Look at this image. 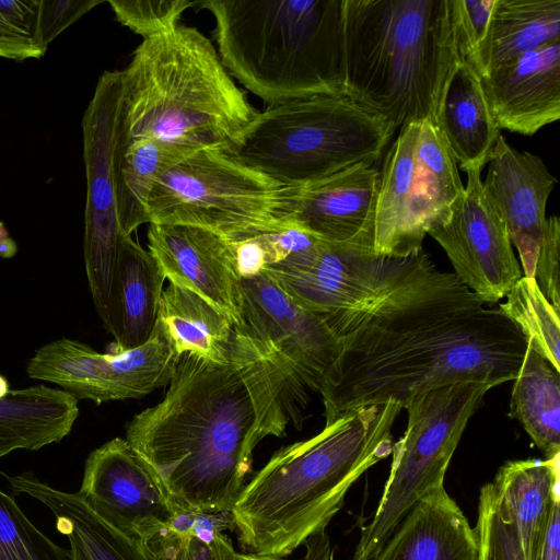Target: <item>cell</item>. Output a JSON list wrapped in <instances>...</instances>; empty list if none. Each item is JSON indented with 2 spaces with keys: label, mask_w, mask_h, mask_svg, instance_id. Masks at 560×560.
<instances>
[{
  "label": "cell",
  "mask_w": 560,
  "mask_h": 560,
  "mask_svg": "<svg viewBox=\"0 0 560 560\" xmlns=\"http://www.w3.org/2000/svg\"><path fill=\"white\" fill-rule=\"evenodd\" d=\"M459 59L453 0H345L346 92L396 130L434 124Z\"/></svg>",
  "instance_id": "obj_5"
},
{
  "label": "cell",
  "mask_w": 560,
  "mask_h": 560,
  "mask_svg": "<svg viewBox=\"0 0 560 560\" xmlns=\"http://www.w3.org/2000/svg\"><path fill=\"white\" fill-rule=\"evenodd\" d=\"M560 221L557 215L547 218L534 278L556 311L560 312Z\"/></svg>",
  "instance_id": "obj_39"
},
{
  "label": "cell",
  "mask_w": 560,
  "mask_h": 560,
  "mask_svg": "<svg viewBox=\"0 0 560 560\" xmlns=\"http://www.w3.org/2000/svg\"><path fill=\"white\" fill-rule=\"evenodd\" d=\"M148 250L168 281L198 293L242 327V284L232 247L197 226L149 223Z\"/></svg>",
  "instance_id": "obj_17"
},
{
  "label": "cell",
  "mask_w": 560,
  "mask_h": 560,
  "mask_svg": "<svg viewBox=\"0 0 560 560\" xmlns=\"http://www.w3.org/2000/svg\"><path fill=\"white\" fill-rule=\"evenodd\" d=\"M560 40V0H495L485 39L470 65L479 75Z\"/></svg>",
  "instance_id": "obj_28"
},
{
  "label": "cell",
  "mask_w": 560,
  "mask_h": 560,
  "mask_svg": "<svg viewBox=\"0 0 560 560\" xmlns=\"http://www.w3.org/2000/svg\"><path fill=\"white\" fill-rule=\"evenodd\" d=\"M15 493L43 503L56 527L70 542L72 560H152L144 541L135 538L96 512L79 492H67L24 472L8 477Z\"/></svg>",
  "instance_id": "obj_22"
},
{
  "label": "cell",
  "mask_w": 560,
  "mask_h": 560,
  "mask_svg": "<svg viewBox=\"0 0 560 560\" xmlns=\"http://www.w3.org/2000/svg\"><path fill=\"white\" fill-rule=\"evenodd\" d=\"M509 416L546 458L560 454V372L528 343L513 380Z\"/></svg>",
  "instance_id": "obj_30"
},
{
  "label": "cell",
  "mask_w": 560,
  "mask_h": 560,
  "mask_svg": "<svg viewBox=\"0 0 560 560\" xmlns=\"http://www.w3.org/2000/svg\"><path fill=\"white\" fill-rule=\"evenodd\" d=\"M78 492L102 516L142 541L167 529L182 510L156 471L121 438L89 454Z\"/></svg>",
  "instance_id": "obj_14"
},
{
  "label": "cell",
  "mask_w": 560,
  "mask_h": 560,
  "mask_svg": "<svg viewBox=\"0 0 560 560\" xmlns=\"http://www.w3.org/2000/svg\"><path fill=\"white\" fill-rule=\"evenodd\" d=\"M120 71L122 133L183 156L228 152L259 113L196 27L178 24L142 39Z\"/></svg>",
  "instance_id": "obj_4"
},
{
  "label": "cell",
  "mask_w": 560,
  "mask_h": 560,
  "mask_svg": "<svg viewBox=\"0 0 560 560\" xmlns=\"http://www.w3.org/2000/svg\"><path fill=\"white\" fill-rule=\"evenodd\" d=\"M478 540L445 487L420 498L368 560H478Z\"/></svg>",
  "instance_id": "obj_20"
},
{
  "label": "cell",
  "mask_w": 560,
  "mask_h": 560,
  "mask_svg": "<svg viewBox=\"0 0 560 560\" xmlns=\"http://www.w3.org/2000/svg\"><path fill=\"white\" fill-rule=\"evenodd\" d=\"M261 272L304 308L322 316L338 338L381 307L457 281L421 250L406 258L319 240Z\"/></svg>",
  "instance_id": "obj_8"
},
{
  "label": "cell",
  "mask_w": 560,
  "mask_h": 560,
  "mask_svg": "<svg viewBox=\"0 0 560 560\" xmlns=\"http://www.w3.org/2000/svg\"><path fill=\"white\" fill-rule=\"evenodd\" d=\"M226 526L214 518L205 520L194 535L165 529L148 541L152 560H236Z\"/></svg>",
  "instance_id": "obj_35"
},
{
  "label": "cell",
  "mask_w": 560,
  "mask_h": 560,
  "mask_svg": "<svg viewBox=\"0 0 560 560\" xmlns=\"http://www.w3.org/2000/svg\"><path fill=\"white\" fill-rule=\"evenodd\" d=\"M539 560H560V504L551 514Z\"/></svg>",
  "instance_id": "obj_42"
},
{
  "label": "cell",
  "mask_w": 560,
  "mask_h": 560,
  "mask_svg": "<svg viewBox=\"0 0 560 560\" xmlns=\"http://www.w3.org/2000/svg\"><path fill=\"white\" fill-rule=\"evenodd\" d=\"M166 280L154 256L131 235L122 236L112 282L106 330L114 337L110 353L138 348L155 330Z\"/></svg>",
  "instance_id": "obj_23"
},
{
  "label": "cell",
  "mask_w": 560,
  "mask_h": 560,
  "mask_svg": "<svg viewBox=\"0 0 560 560\" xmlns=\"http://www.w3.org/2000/svg\"><path fill=\"white\" fill-rule=\"evenodd\" d=\"M499 310L525 336L528 346L560 372V317L535 278L522 277Z\"/></svg>",
  "instance_id": "obj_32"
},
{
  "label": "cell",
  "mask_w": 560,
  "mask_h": 560,
  "mask_svg": "<svg viewBox=\"0 0 560 560\" xmlns=\"http://www.w3.org/2000/svg\"><path fill=\"white\" fill-rule=\"evenodd\" d=\"M499 129L532 136L560 117V40L479 75Z\"/></svg>",
  "instance_id": "obj_19"
},
{
  "label": "cell",
  "mask_w": 560,
  "mask_h": 560,
  "mask_svg": "<svg viewBox=\"0 0 560 560\" xmlns=\"http://www.w3.org/2000/svg\"><path fill=\"white\" fill-rule=\"evenodd\" d=\"M482 187L517 249L524 277L533 278L546 226V207L557 178L544 160L518 151L500 135Z\"/></svg>",
  "instance_id": "obj_16"
},
{
  "label": "cell",
  "mask_w": 560,
  "mask_h": 560,
  "mask_svg": "<svg viewBox=\"0 0 560 560\" xmlns=\"http://www.w3.org/2000/svg\"><path fill=\"white\" fill-rule=\"evenodd\" d=\"M0 560H72L70 549L55 544L0 489Z\"/></svg>",
  "instance_id": "obj_33"
},
{
  "label": "cell",
  "mask_w": 560,
  "mask_h": 560,
  "mask_svg": "<svg viewBox=\"0 0 560 560\" xmlns=\"http://www.w3.org/2000/svg\"><path fill=\"white\" fill-rule=\"evenodd\" d=\"M40 0H0V57L23 61L45 55Z\"/></svg>",
  "instance_id": "obj_36"
},
{
  "label": "cell",
  "mask_w": 560,
  "mask_h": 560,
  "mask_svg": "<svg viewBox=\"0 0 560 560\" xmlns=\"http://www.w3.org/2000/svg\"><path fill=\"white\" fill-rule=\"evenodd\" d=\"M177 354L156 324L144 345L119 353H100L70 338H59L36 350L26 365L30 378L60 386L96 405L141 398L170 383Z\"/></svg>",
  "instance_id": "obj_12"
},
{
  "label": "cell",
  "mask_w": 560,
  "mask_h": 560,
  "mask_svg": "<svg viewBox=\"0 0 560 560\" xmlns=\"http://www.w3.org/2000/svg\"><path fill=\"white\" fill-rule=\"evenodd\" d=\"M491 482L512 514L525 560H539L551 514L560 504V454L508 460Z\"/></svg>",
  "instance_id": "obj_25"
},
{
  "label": "cell",
  "mask_w": 560,
  "mask_h": 560,
  "mask_svg": "<svg viewBox=\"0 0 560 560\" xmlns=\"http://www.w3.org/2000/svg\"><path fill=\"white\" fill-rule=\"evenodd\" d=\"M298 191L223 150L203 149L160 175L147 214L149 223L197 226L236 243L291 226Z\"/></svg>",
  "instance_id": "obj_9"
},
{
  "label": "cell",
  "mask_w": 560,
  "mask_h": 560,
  "mask_svg": "<svg viewBox=\"0 0 560 560\" xmlns=\"http://www.w3.org/2000/svg\"><path fill=\"white\" fill-rule=\"evenodd\" d=\"M242 327L268 343L295 378L319 390L339 351V338L326 320L298 304L266 273L242 278Z\"/></svg>",
  "instance_id": "obj_15"
},
{
  "label": "cell",
  "mask_w": 560,
  "mask_h": 560,
  "mask_svg": "<svg viewBox=\"0 0 560 560\" xmlns=\"http://www.w3.org/2000/svg\"><path fill=\"white\" fill-rule=\"evenodd\" d=\"M495 386L487 381L450 383L404 405L407 428L393 443L388 478L352 560L371 558L420 498L445 487L448 465L467 423Z\"/></svg>",
  "instance_id": "obj_10"
},
{
  "label": "cell",
  "mask_w": 560,
  "mask_h": 560,
  "mask_svg": "<svg viewBox=\"0 0 560 560\" xmlns=\"http://www.w3.org/2000/svg\"><path fill=\"white\" fill-rule=\"evenodd\" d=\"M467 184L431 235L446 253L457 279L483 304L506 296L523 277L505 224L485 194L481 170Z\"/></svg>",
  "instance_id": "obj_13"
},
{
  "label": "cell",
  "mask_w": 560,
  "mask_h": 560,
  "mask_svg": "<svg viewBox=\"0 0 560 560\" xmlns=\"http://www.w3.org/2000/svg\"><path fill=\"white\" fill-rule=\"evenodd\" d=\"M495 0H453V14L460 57L470 62L485 39Z\"/></svg>",
  "instance_id": "obj_38"
},
{
  "label": "cell",
  "mask_w": 560,
  "mask_h": 560,
  "mask_svg": "<svg viewBox=\"0 0 560 560\" xmlns=\"http://www.w3.org/2000/svg\"><path fill=\"white\" fill-rule=\"evenodd\" d=\"M221 61L267 106L347 93L345 0H202Z\"/></svg>",
  "instance_id": "obj_6"
},
{
  "label": "cell",
  "mask_w": 560,
  "mask_h": 560,
  "mask_svg": "<svg viewBox=\"0 0 560 560\" xmlns=\"http://www.w3.org/2000/svg\"><path fill=\"white\" fill-rule=\"evenodd\" d=\"M18 246L15 242L9 236V233L0 222V256L2 258H11L16 254Z\"/></svg>",
  "instance_id": "obj_43"
},
{
  "label": "cell",
  "mask_w": 560,
  "mask_h": 560,
  "mask_svg": "<svg viewBox=\"0 0 560 560\" xmlns=\"http://www.w3.org/2000/svg\"><path fill=\"white\" fill-rule=\"evenodd\" d=\"M475 533L478 560H525L512 514L492 482L480 489Z\"/></svg>",
  "instance_id": "obj_34"
},
{
  "label": "cell",
  "mask_w": 560,
  "mask_h": 560,
  "mask_svg": "<svg viewBox=\"0 0 560 560\" xmlns=\"http://www.w3.org/2000/svg\"><path fill=\"white\" fill-rule=\"evenodd\" d=\"M401 410L394 400L349 410L313 438L278 450L230 512L243 550L285 558L326 532L355 481L390 455Z\"/></svg>",
  "instance_id": "obj_3"
},
{
  "label": "cell",
  "mask_w": 560,
  "mask_h": 560,
  "mask_svg": "<svg viewBox=\"0 0 560 560\" xmlns=\"http://www.w3.org/2000/svg\"><path fill=\"white\" fill-rule=\"evenodd\" d=\"M378 183L373 165H360L299 187L290 223L326 242L373 250Z\"/></svg>",
  "instance_id": "obj_18"
},
{
  "label": "cell",
  "mask_w": 560,
  "mask_h": 560,
  "mask_svg": "<svg viewBox=\"0 0 560 560\" xmlns=\"http://www.w3.org/2000/svg\"><path fill=\"white\" fill-rule=\"evenodd\" d=\"M305 553L302 560H334V551L326 532L318 533L308 538L304 545ZM236 560H284L270 555H257L253 552H236Z\"/></svg>",
  "instance_id": "obj_41"
},
{
  "label": "cell",
  "mask_w": 560,
  "mask_h": 560,
  "mask_svg": "<svg viewBox=\"0 0 560 560\" xmlns=\"http://www.w3.org/2000/svg\"><path fill=\"white\" fill-rule=\"evenodd\" d=\"M196 0H109L116 20L143 39L176 27Z\"/></svg>",
  "instance_id": "obj_37"
},
{
  "label": "cell",
  "mask_w": 560,
  "mask_h": 560,
  "mask_svg": "<svg viewBox=\"0 0 560 560\" xmlns=\"http://www.w3.org/2000/svg\"><path fill=\"white\" fill-rule=\"evenodd\" d=\"M395 131L348 93L319 94L267 106L228 153L283 185L304 187L373 165Z\"/></svg>",
  "instance_id": "obj_7"
},
{
  "label": "cell",
  "mask_w": 560,
  "mask_h": 560,
  "mask_svg": "<svg viewBox=\"0 0 560 560\" xmlns=\"http://www.w3.org/2000/svg\"><path fill=\"white\" fill-rule=\"evenodd\" d=\"M184 158L156 141L128 139L118 122L114 186L117 220L122 236H130L139 226L149 223L147 202L154 184L166 168Z\"/></svg>",
  "instance_id": "obj_29"
},
{
  "label": "cell",
  "mask_w": 560,
  "mask_h": 560,
  "mask_svg": "<svg viewBox=\"0 0 560 560\" xmlns=\"http://www.w3.org/2000/svg\"><path fill=\"white\" fill-rule=\"evenodd\" d=\"M434 125L462 170H482L488 163L501 131L491 114L479 74L463 58L443 88Z\"/></svg>",
  "instance_id": "obj_24"
},
{
  "label": "cell",
  "mask_w": 560,
  "mask_h": 560,
  "mask_svg": "<svg viewBox=\"0 0 560 560\" xmlns=\"http://www.w3.org/2000/svg\"><path fill=\"white\" fill-rule=\"evenodd\" d=\"M304 389L268 343L240 328L226 363L179 355L164 398L128 422L125 440L180 509L229 513L253 471L254 450L285 435Z\"/></svg>",
  "instance_id": "obj_1"
},
{
  "label": "cell",
  "mask_w": 560,
  "mask_h": 560,
  "mask_svg": "<svg viewBox=\"0 0 560 560\" xmlns=\"http://www.w3.org/2000/svg\"><path fill=\"white\" fill-rule=\"evenodd\" d=\"M9 381L0 374V398L5 397L10 393Z\"/></svg>",
  "instance_id": "obj_44"
},
{
  "label": "cell",
  "mask_w": 560,
  "mask_h": 560,
  "mask_svg": "<svg viewBox=\"0 0 560 560\" xmlns=\"http://www.w3.org/2000/svg\"><path fill=\"white\" fill-rule=\"evenodd\" d=\"M100 0H40V32L48 47L61 32L77 22Z\"/></svg>",
  "instance_id": "obj_40"
},
{
  "label": "cell",
  "mask_w": 560,
  "mask_h": 560,
  "mask_svg": "<svg viewBox=\"0 0 560 560\" xmlns=\"http://www.w3.org/2000/svg\"><path fill=\"white\" fill-rule=\"evenodd\" d=\"M417 217L422 231L441 222L464 190L457 163L436 126L420 122L415 149Z\"/></svg>",
  "instance_id": "obj_31"
},
{
  "label": "cell",
  "mask_w": 560,
  "mask_h": 560,
  "mask_svg": "<svg viewBox=\"0 0 560 560\" xmlns=\"http://www.w3.org/2000/svg\"><path fill=\"white\" fill-rule=\"evenodd\" d=\"M420 122L400 128L385 155L375 207L373 250L376 256L406 258L423 250L417 215L415 149Z\"/></svg>",
  "instance_id": "obj_21"
},
{
  "label": "cell",
  "mask_w": 560,
  "mask_h": 560,
  "mask_svg": "<svg viewBox=\"0 0 560 560\" xmlns=\"http://www.w3.org/2000/svg\"><path fill=\"white\" fill-rule=\"evenodd\" d=\"M177 357L196 355L226 363L237 346L240 328L208 300L168 281L163 289L158 323Z\"/></svg>",
  "instance_id": "obj_26"
},
{
  "label": "cell",
  "mask_w": 560,
  "mask_h": 560,
  "mask_svg": "<svg viewBox=\"0 0 560 560\" xmlns=\"http://www.w3.org/2000/svg\"><path fill=\"white\" fill-rule=\"evenodd\" d=\"M80 413L78 399L43 384L11 389L0 398V458L61 442Z\"/></svg>",
  "instance_id": "obj_27"
},
{
  "label": "cell",
  "mask_w": 560,
  "mask_h": 560,
  "mask_svg": "<svg viewBox=\"0 0 560 560\" xmlns=\"http://www.w3.org/2000/svg\"><path fill=\"white\" fill-rule=\"evenodd\" d=\"M410 302L384 305L339 338L318 390L325 423L450 383L515 380L527 340L499 307L471 291Z\"/></svg>",
  "instance_id": "obj_2"
},
{
  "label": "cell",
  "mask_w": 560,
  "mask_h": 560,
  "mask_svg": "<svg viewBox=\"0 0 560 560\" xmlns=\"http://www.w3.org/2000/svg\"><path fill=\"white\" fill-rule=\"evenodd\" d=\"M121 71H105L82 119L86 172L84 262L89 289L103 325L122 237L116 213L114 151L121 104Z\"/></svg>",
  "instance_id": "obj_11"
}]
</instances>
